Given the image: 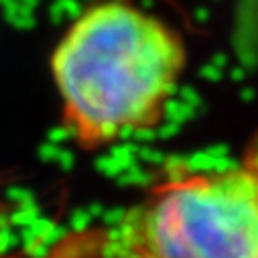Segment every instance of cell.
I'll return each mask as SVG.
<instances>
[{"label":"cell","mask_w":258,"mask_h":258,"mask_svg":"<svg viewBox=\"0 0 258 258\" xmlns=\"http://www.w3.org/2000/svg\"><path fill=\"white\" fill-rule=\"evenodd\" d=\"M185 68V41L165 19L124 0L88 7L51 57L72 141L98 151L157 128Z\"/></svg>","instance_id":"cell-1"},{"label":"cell","mask_w":258,"mask_h":258,"mask_svg":"<svg viewBox=\"0 0 258 258\" xmlns=\"http://www.w3.org/2000/svg\"><path fill=\"white\" fill-rule=\"evenodd\" d=\"M118 230L151 258H258V137L230 167L155 183Z\"/></svg>","instance_id":"cell-2"},{"label":"cell","mask_w":258,"mask_h":258,"mask_svg":"<svg viewBox=\"0 0 258 258\" xmlns=\"http://www.w3.org/2000/svg\"><path fill=\"white\" fill-rule=\"evenodd\" d=\"M39 258H151L110 226L84 228L59 238Z\"/></svg>","instance_id":"cell-3"}]
</instances>
